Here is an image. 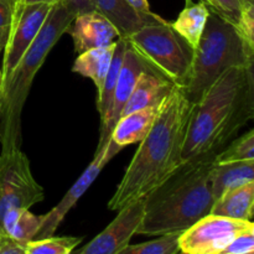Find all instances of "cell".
I'll return each instance as SVG.
<instances>
[{"label":"cell","mask_w":254,"mask_h":254,"mask_svg":"<svg viewBox=\"0 0 254 254\" xmlns=\"http://www.w3.org/2000/svg\"><path fill=\"white\" fill-rule=\"evenodd\" d=\"M192 108L193 103L186 98L183 89L174 86L109 200V210L119 211L144 198L184 163V144Z\"/></svg>","instance_id":"1"},{"label":"cell","mask_w":254,"mask_h":254,"mask_svg":"<svg viewBox=\"0 0 254 254\" xmlns=\"http://www.w3.org/2000/svg\"><path fill=\"white\" fill-rule=\"evenodd\" d=\"M253 67H233L226 71L193 104L183 161L220 153L223 145L253 118Z\"/></svg>","instance_id":"2"},{"label":"cell","mask_w":254,"mask_h":254,"mask_svg":"<svg viewBox=\"0 0 254 254\" xmlns=\"http://www.w3.org/2000/svg\"><path fill=\"white\" fill-rule=\"evenodd\" d=\"M218 153L186 160L144 197V215L135 235L183 233L210 215L215 197L211 171Z\"/></svg>","instance_id":"3"},{"label":"cell","mask_w":254,"mask_h":254,"mask_svg":"<svg viewBox=\"0 0 254 254\" xmlns=\"http://www.w3.org/2000/svg\"><path fill=\"white\" fill-rule=\"evenodd\" d=\"M76 15L56 0L32 44L9 78L0 84V141L1 151L21 146V113L32 81L47 55L67 31Z\"/></svg>","instance_id":"4"},{"label":"cell","mask_w":254,"mask_h":254,"mask_svg":"<svg viewBox=\"0 0 254 254\" xmlns=\"http://www.w3.org/2000/svg\"><path fill=\"white\" fill-rule=\"evenodd\" d=\"M254 46L233 24L210 9L207 22L197 46L183 92L196 104L207 89L233 67H253Z\"/></svg>","instance_id":"5"},{"label":"cell","mask_w":254,"mask_h":254,"mask_svg":"<svg viewBox=\"0 0 254 254\" xmlns=\"http://www.w3.org/2000/svg\"><path fill=\"white\" fill-rule=\"evenodd\" d=\"M127 41L154 71L180 88L185 86L193 49L173 29L170 22L146 25Z\"/></svg>","instance_id":"6"},{"label":"cell","mask_w":254,"mask_h":254,"mask_svg":"<svg viewBox=\"0 0 254 254\" xmlns=\"http://www.w3.org/2000/svg\"><path fill=\"white\" fill-rule=\"evenodd\" d=\"M45 198L42 186L34 179L30 161L21 149L0 154V223L12 208H27Z\"/></svg>","instance_id":"7"},{"label":"cell","mask_w":254,"mask_h":254,"mask_svg":"<svg viewBox=\"0 0 254 254\" xmlns=\"http://www.w3.org/2000/svg\"><path fill=\"white\" fill-rule=\"evenodd\" d=\"M253 230L251 221L232 220L210 213L181 233L179 251L183 254H218L238 235Z\"/></svg>","instance_id":"8"},{"label":"cell","mask_w":254,"mask_h":254,"mask_svg":"<svg viewBox=\"0 0 254 254\" xmlns=\"http://www.w3.org/2000/svg\"><path fill=\"white\" fill-rule=\"evenodd\" d=\"M51 6L52 4L50 2L16 6L15 19L10 26L9 40L2 51L4 59L1 67V83L9 78L21 57L37 36Z\"/></svg>","instance_id":"9"},{"label":"cell","mask_w":254,"mask_h":254,"mask_svg":"<svg viewBox=\"0 0 254 254\" xmlns=\"http://www.w3.org/2000/svg\"><path fill=\"white\" fill-rule=\"evenodd\" d=\"M122 149L123 148L117 145L111 138L108 139L106 145L102 146L101 149H97L93 160H92V163L87 166L86 170L82 173V175L79 176L78 180L71 186V189L64 193L62 200L60 201L49 213L42 216V217H44L42 218V225L41 227H40L35 240H42V238L54 236V233L56 232V230L59 228L60 223L64 221V218L66 217V215L69 212V210L76 205L77 201H78L79 198L82 197V195L88 190L89 186L93 184V181L96 180L97 176L99 175V173L103 170L104 166H106L107 164L112 160V158L116 156Z\"/></svg>","instance_id":"10"},{"label":"cell","mask_w":254,"mask_h":254,"mask_svg":"<svg viewBox=\"0 0 254 254\" xmlns=\"http://www.w3.org/2000/svg\"><path fill=\"white\" fill-rule=\"evenodd\" d=\"M118 212V216L106 230L94 237L78 254H117L129 245L143 218L144 198L134 201Z\"/></svg>","instance_id":"11"},{"label":"cell","mask_w":254,"mask_h":254,"mask_svg":"<svg viewBox=\"0 0 254 254\" xmlns=\"http://www.w3.org/2000/svg\"><path fill=\"white\" fill-rule=\"evenodd\" d=\"M149 68H151V67L141 59L140 55L127 41V49L126 52H124L121 71H119L116 91H114L113 106H112L108 121L106 122L104 126L101 127V130H99L101 136H99V143L97 149H101L102 146L106 145L108 139L111 138L112 131H113L118 119L121 118L122 111H123L124 106L128 102L139 77L144 71Z\"/></svg>","instance_id":"12"},{"label":"cell","mask_w":254,"mask_h":254,"mask_svg":"<svg viewBox=\"0 0 254 254\" xmlns=\"http://www.w3.org/2000/svg\"><path fill=\"white\" fill-rule=\"evenodd\" d=\"M73 40L78 55L92 49L108 46L119 39V32L111 21L98 11L77 15L67 31Z\"/></svg>","instance_id":"13"},{"label":"cell","mask_w":254,"mask_h":254,"mask_svg":"<svg viewBox=\"0 0 254 254\" xmlns=\"http://www.w3.org/2000/svg\"><path fill=\"white\" fill-rule=\"evenodd\" d=\"M93 5L94 10L107 17L123 39H128L146 25L166 21L153 11L149 14L138 11L128 0H93Z\"/></svg>","instance_id":"14"},{"label":"cell","mask_w":254,"mask_h":254,"mask_svg":"<svg viewBox=\"0 0 254 254\" xmlns=\"http://www.w3.org/2000/svg\"><path fill=\"white\" fill-rule=\"evenodd\" d=\"M175 84L160 73L149 68L139 77L128 102L122 111V116L145 107H159L170 94Z\"/></svg>","instance_id":"15"},{"label":"cell","mask_w":254,"mask_h":254,"mask_svg":"<svg viewBox=\"0 0 254 254\" xmlns=\"http://www.w3.org/2000/svg\"><path fill=\"white\" fill-rule=\"evenodd\" d=\"M159 107H145L122 116L117 122L111 139L117 145L126 148L130 144L141 141L150 131L159 113Z\"/></svg>","instance_id":"16"},{"label":"cell","mask_w":254,"mask_h":254,"mask_svg":"<svg viewBox=\"0 0 254 254\" xmlns=\"http://www.w3.org/2000/svg\"><path fill=\"white\" fill-rule=\"evenodd\" d=\"M254 208V181L240 188L226 191L216 198L211 213L232 220L253 222Z\"/></svg>","instance_id":"17"},{"label":"cell","mask_w":254,"mask_h":254,"mask_svg":"<svg viewBox=\"0 0 254 254\" xmlns=\"http://www.w3.org/2000/svg\"><path fill=\"white\" fill-rule=\"evenodd\" d=\"M254 181V160L217 163L211 171V190L218 198L228 190Z\"/></svg>","instance_id":"18"},{"label":"cell","mask_w":254,"mask_h":254,"mask_svg":"<svg viewBox=\"0 0 254 254\" xmlns=\"http://www.w3.org/2000/svg\"><path fill=\"white\" fill-rule=\"evenodd\" d=\"M42 216H36L27 208H12L2 217L0 236L24 246L34 241L42 225Z\"/></svg>","instance_id":"19"},{"label":"cell","mask_w":254,"mask_h":254,"mask_svg":"<svg viewBox=\"0 0 254 254\" xmlns=\"http://www.w3.org/2000/svg\"><path fill=\"white\" fill-rule=\"evenodd\" d=\"M116 42L108 45V46L88 50V51L78 55L73 67H72V71L74 73L91 78L98 92L102 89L107 72L111 66L112 57H113L114 49H116Z\"/></svg>","instance_id":"20"},{"label":"cell","mask_w":254,"mask_h":254,"mask_svg":"<svg viewBox=\"0 0 254 254\" xmlns=\"http://www.w3.org/2000/svg\"><path fill=\"white\" fill-rule=\"evenodd\" d=\"M208 15L210 7L205 2L200 1L193 4L191 0H188V5L179 14L178 19L171 24V26L192 49H195L205 30Z\"/></svg>","instance_id":"21"},{"label":"cell","mask_w":254,"mask_h":254,"mask_svg":"<svg viewBox=\"0 0 254 254\" xmlns=\"http://www.w3.org/2000/svg\"><path fill=\"white\" fill-rule=\"evenodd\" d=\"M126 49L127 40L123 37H119L116 42V49H114L113 57H112L111 66H109L106 79H104L102 89L98 92V98H97V109H98L99 116H101V127L106 124V122L109 118V114H111L114 91H116L117 81H118L119 71H121Z\"/></svg>","instance_id":"22"},{"label":"cell","mask_w":254,"mask_h":254,"mask_svg":"<svg viewBox=\"0 0 254 254\" xmlns=\"http://www.w3.org/2000/svg\"><path fill=\"white\" fill-rule=\"evenodd\" d=\"M79 237H46L30 241L25 245V254H71L81 243Z\"/></svg>","instance_id":"23"},{"label":"cell","mask_w":254,"mask_h":254,"mask_svg":"<svg viewBox=\"0 0 254 254\" xmlns=\"http://www.w3.org/2000/svg\"><path fill=\"white\" fill-rule=\"evenodd\" d=\"M180 235L169 233L140 245H127L117 254H178Z\"/></svg>","instance_id":"24"},{"label":"cell","mask_w":254,"mask_h":254,"mask_svg":"<svg viewBox=\"0 0 254 254\" xmlns=\"http://www.w3.org/2000/svg\"><path fill=\"white\" fill-rule=\"evenodd\" d=\"M217 163H230V161L254 160V130L242 135L231 143L228 148L223 149L216 156Z\"/></svg>","instance_id":"25"},{"label":"cell","mask_w":254,"mask_h":254,"mask_svg":"<svg viewBox=\"0 0 254 254\" xmlns=\"http://www.w3.org/2000/svg\"><path fill=\"white\" fill-rule=\"evenodd\" d=\"M246 4L243 0H210L208 7L228 22L238 26Z\"/></svg>","instance_id":"26"},{"label":"cell","mask_w":254,"mask_h":254,"mask_svg":"<svg viewBox=\"0 0 254 254\" xmlns=\"http://www.w3.org/2000/svg\"><path fill=\"white\" fill-rule=\"evenodd\" d=\"M218 254H254V230L238 235Z\"/></svg>","instance_id":"27"},{"label":"cell","mask_w":254,"mask_h":254,"mask_svg":"<svg viewBox=\"0 0 254 254\" xmlns=\"http://www.w3.org/2000/svg\"><path fill=\"white\" fill-rule=\"evenodd\" d=\"M237 29L246 40L254 46V5H246Z\"/></svg>","instance_id":"28"},{"label":"cell","mask_w":254,"mask_h":254,"mask_svg":"<svg viewBox=\"0 0 254 254\" xmlns=\"http://www.w3.org/2000/svg\"><path fill=\"white\" fill-rule=\"evenodd\" d=\"M15 2L9 0H0V29H7L11 26L16 14Z\"/></svg>","instance_id":"29"},{"label":"cell","mask_w":254,"mask_h":254,"mask_svg":"<svg viewBox=\"0 0 254 254\" xmlns=\"http://www.w3.org/2000/svg\"><path fill=\"white\" fill-rule=\"evenodd\" d=\"M0 254H25V247L10 238H5L4 243L0 247Z\"/></svg>","instance_id":"30"},{"label":"cell","mask_w":254,"mask_h":254,"mask_svg":"<svg viewBox=\"0 0 254 254\" xmlns=\"http://www.w3.org/2000/svg\"><path fill=\"white\" fill-rule=\"evenodd\" d=\"M128 1L130 2V4L138 10V11L144 12V14H149V12H151L148 0H128Z\"/></svg>","instance_id":"31"},{"label":"cell","mask_w":254,"mask_h":254,"mask_svg":"<svg viewBox=\"0 0 254 254\" xmlns=\"http://www.w3.org/2000/svg\"><path fill=\"white\" fill-rule=\"evenodd\" d=\"M9 31L10 27L7 29H0V54L4 51L5 46L7 44V40H9Z\"/></svg>","instance_id":"32"},{"label":"cell","mask_w":254,"mask_h":254,"mask_svg":"<svg viewBox=\"0 0 254 254\" xmlns=\"http://www.w3.org/2000/svg\"><path fill=\"white\" fill-rule=\"evenodd\" d=\"M56 0H17V5H30V4H40V2H50L54 4Z\"/></svg>","instance_id":"33"},{"label":"cell","mask_w":254,"mask_h":254,"mask_svg":"<svg viewBox=\"0 0 254 254\" xmlns=\"http://www.w3.org/2000/svg\"><path fill=\"white\" fill-rule=\"evenodd\" d=\"M243 2H245L246 5H251V4L254 5V0H243Z\"/></svg>","instance_id":"34"},{"label":"cell","mask_w":254,"mask_h":254,"mask_svg":"<svg viewBox=\"0 0 254 254\" xmlns=\"http://www.w3.org/2000/svg\"><path fill=\"white\" fill-rule=\"evenodd\" d=\"M5 238H6V237H2V236H0V247H1V246H2V243H4Z\"/></svg>","instance_id":"35"},{"label":"cell","mask_w":254,"mask_h":254,"mask_svg":"<svg viewBox=\"0 0 254 254\" xmlns=\"http://www.w3.org/2000/svg\"><path fill=\"white\" fill-rule=\"evenodd\" d=\"M201 1H202V2H205V4L207 5V6H208V4H210V0H201Z\"/></svg>","instance_id":"36"},{"label":"cell","mask_w":254,"mask_h":254,"mask_svg":"<svg viewBox=\"0 0 254 254\" xmlns=\"http://www.w3.org/2000/svg\"><path fill=\"white\" fill-rule=\"evenodd\" d=\"M9 1H12V2H15V4L17 5V0H9Z\"/></svg>","instance_id":"37"},{"label":"cell","mask_w":254,"mask_h":254,"mask_svg":"<svg viewBox=\"0 0 254 254\" xmlns=\"http://www.w3.org/2000/svg\"><path fill=\"white\" fill-rule=\"evenodd\" d=\"M0 83H1V69H0Z\"/></svg>","instance_id":"38"}]
</instances>
